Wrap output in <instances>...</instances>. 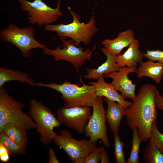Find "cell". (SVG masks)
I'll return each instance as SVG.
<instances>
[{"instance_id": "cell-31", "label": "cell", "mask_w": 163, "mask_h": 163, "mask_svg": "<svg viewBox=\"0 0 163 163\" xmlns=\"http://www.w3.org/2000/svg\"><path fill=\"white\" fill-rule=\"evenodd\" d=\"M155 101L157 107L163 111V96L160 95L159 92L156 94Z\"/></svg>"}, {"instance_id": "cell-25", "label": "cell", "mask_w": 163, "mask_h": 163, "mask_svg": "<svg viewBox=\"0 0 163 163\" xmlns=\"http://www.w3.org/2000/svg\"><path fill=\"white\" fill-rule=\"evenodd\" d=\"M149 139L153 142L163 155V134L160 132L157 128V120L152 124Z\"/></svg>"}, {"instance_id": "cell-7", "label": "cell", "mask_w": 163, "mask_h": 163, "mask_svg": "<svg viewBox=\"0 0 163 163\" xmlns=\"http://www.w3.org/2000/svg\"><path fill=\"white\" fill-rule=\"evenodd\" d=\"M59 131L60 134H57L53 142L65 152L73 163H84L85 158L97 147V142L85 139L76 140L70 132L66 129Z\"/></svg>"}, {"instance_id": "cell-24", "label": "cell", "mask_w": 163, "mask_h": 163, "mask_svg": "<svg viewBox=\"0 0 163 163\" xmlns=\"http://www.w3.org/2000/svg\"><path fill=\"white\" fill-rule=\"evenodd\" d=\"M124 144L118 134L114 135V152L117 163H126L123 152Z\"/></svg>"}, {"instance_id": "cell-14", "label": "cell", "mask_w": 163, "mask_h": 163, "mask_svg": "<svg viewBox=\"0 0 163 163\" xmlns=\"http://www.w3.org/2000/svg\"><path fill=\"white\" fill-rule=\"evenodd\" d=\"M101 50L106 57V61L97 68H86L87 74L84 76L85 78L97 79L104 74L119 70L120 67L117 62L118 55L111 53L104 47Z\"/></svg>"}, {"instance_id": "cell-28", "label": "cell", "mask_w": 163, "mask_h": 163, "mask_svg": "<svg viewBox=\"0 0 163 163\" xmlns=\"http://www.w3.org/2000/svg\"><path fill=\"white\" fill-rule=\"evenodd\" d=\"M10 155L7 148L0 142V160L2 162H8L10 159Z\"/></svg>"}, {"instance_id": "cell-21", "label": "cell", "mask_w": 163, "mask_h": 163, "mask_svg": "<svg viewBox=\"0 0 163 163\" xmlns=\"http://www.w3.org/2000/svg\"><path fill=\"white\" fill-rule=\"evenodd\" d=\"M144 150V162L163 163V155L153 142L149 139Z\"/></svg>"}, {"instance_id": "cell-13", "label": "cell", "mask_w": 163, "mask_h": 163, "mask_svg": "<svg viewBox=\"0 0 163 163\" xmlns=\"http://www.w3.org/2000/svg\"><path fill=\"white\" fill-rule=\"evenodd\" d=\"M107 106L105 111L106 122L114 135L118 134L120 123L123 117L126 115L127 108L117 102L103 97Z\"/></svg>"}, {"instance_id": "cell-18", "label": "cell", "mask_w": 163, "mask_h": 163, "mask_svg": "<svg viewBox=\"0 0 163 163\" xmlns=\"http://www.w3.org/2000/svg\"><path fill=\"white\" fill-rule=\"evenodd\" d=\"M155 62L149 60L140 62L136 72L137 77L140 79L144 76H147L156 83H160L163 76V63Z\"/></svg>"}, {"instance_id": "cell-23", "label": "cell", "mask_w": 163, "mask_h": 163, "mask_svg": "<svg viewBox=\"0 0 163 163\" xmlns=\"http://www.w3.org/2000/svg\"><path fill=\"white\" fill-rule=\"evenodd\" d=\"M132 130L133 136L131 142L132 148L126 163H139L140 146L142 141L139 136L137 128L135 127Z\"/></svg>"}, {"instance_id": "cell-2", "label": "cell", "mask_w": 163, "mask_h": 163, "mask_svg": "<svg viewBox=\"0 0 163 163\" xmlns=\"http://www.w3.org/2000/svg\"><path fill=\"white\" fill-rule=\"evenodd\" d=\"M35 85L36 86L49 88L60 93L64 101V107L66 108L77 106L92 107L96 97L95 87L92 85H87L83 83L82 86H79L78 84L67 81L61 84L39 82H35Z\"/></svg>"}, {"instance_id": "cell-9", "label": "cell", "mask_w": 163, "mask_h": 163, "mask_svg": "<svg viewBox=\"0 0 163 163\" xmlns=\"http://www.w3.org/2000/svg\"><path fill=\"white\" fill-rule=\"evenodd\" d=\"M61 40L63 43L61 46L54 49L45 47L43 49V53L53 56L56 62L63 60L69 62L78 71L86 61L91 58L94 49L91 50L88 48L84 51L82 47L78 46L72 39Z\"/></svg>"}, {"instance_id": "cell-27", "label": "cell", "mask_w": 163, "mask_h": 163, "mask_svg": "<svg viewBox=\"0 0 163 163\" xmlns=\"http://www.w3.org/2000/svg\"><path fill=\"white\" fill-rule=\"evenodd\" d=\"M101 147L96 148L85 159L84 163H97L100 161Z\"/></svg>"}, {"instance_id": "cell-11", "label": "cell", "mask_w": 163, "mask_h": 163, "mask_svg": "<svg viewBox=\"0 0 163 163\" xmlns=\"http://www.w3.org/2000/svg\"><path fill=\"white\" fill-rule=\"evenodd\" d=\"M90 107L77 106L69 108L61 107L56 111L57 118L62 124L79 134L85 131L91 115Z\"/></svg>"}, {"instance_id": "cell-26", "label": "cell", "mask_w": 163, "mask_h": 163, "mask_svg": "<svg viewBox=\"0 0 163 163\" xmlns=\"http://www.w3.org/2000/svg\"><path fill=\"white\" fill-rule=\"evenodd\" d=\"M144 57L148 60L163 63V51L159 50H148L143 53Z\"/></svg>"}, {"instance_id": "cell-3", "label": "cell", "mask_w": 163, "mask_h": 163, "mask_svg": "<svg viewBox=\"0 0 163 163\" xmlns=\"http://www.w3.org/2000/svg\"><path fill=\"white\" fill-rule=\"evenodd\" d=\"M24 107V104L9 94L3 87L0 88V130L8 125L26 131L36 129V123L22 110Z\"/></svg>"}, {"instance_id": "cell-22", "label": "cell", "mask_w": 163, "mask_h": 163, "mask_svg": "<svg viewBox=\"0 0 163 163\" xmlns=\"http://www.w3.org/2000/svg\"><path fill=\"white\" fill-rule=\"evenodd\" d=\"M0 142L7 148L10 155L11 156L26 154V147L18 144L3 132L0 133Z\"/></svg>"}, {"instance_id": "cell-19", "label": "cell", "mask_w": 163, "mask_h": 163, "mask_svg": "<svg viewBox=\"0 0 163 163\" xmlns=\"http://www.w3.org/2000/svg\"><path fill=\"white\" fill-rule=\"evenodd\" d=\"M18 81L26 82L32 87L36 86L33 80L26 73L4 67L0 68V88L7 82Z\"/></svg>"}, {"instance_id": "cell-20", "label": "cell", "mask_w": 163, "mask_h": 163, "mask_svg": "<svg viewBox=\"0 0 163 163\" xmlns=\"http://www.w3.org/2000/svg\"><path fill=\"white\" fill-rule=\"evenodd\" d=\"M2 132L6 134L18 144L26 147L28 140L27 131L16 126L8 125L0 130V133Z\"/></svg>"}, {"instance_id": "cell-12", "label": "cell", "mask_w": 163, "mask_h": 163, "mask_svg": "<svg viewBox=\"0 0 163 163\" xmlns=\"http://www.w3.org/2000/svg\"><path fill=\"white\" fill-rule=\"evenodd\" d=\"M137 68L136 67H120L118 71L104 74V76L112 79L110 84L116 91L120 92L125 99L128 98L133 101L136 98V85L133 83L128 75L130 73L136 72Z\"/></svg>"}, {"instance_id": "cell-17", "label": "cell", "mask_w": 163, "mask_h": 163, "mask_svg": "<svg viewBox=\"0 0 163 163\" xmlns=\"http://www.w3.org/2000/svg\"><path fill=\"white\" fill-rule=\"evenodd\" d=\"M139 46V41L135 39L123 53L117 55V62L120 67H136L142 61L144 57Z\"/></svg>"}, {"instance_id": "cell-29", "label": "cell", "mask_w": 163, "mask_h": 163, "mask_svg": "<svg viewBox=\"0 0 163 163\" xmlns=\"http://www.w3.org/2000/svg\"><path fill=\"white\" fill-rule=\"evenodd\" d=\"M100 161L101 163H108L110 162L109 155L105 148L101 146Z\"/></svg>"}, {"instance_id": "cell-1", "label": "cell", "mask_w": 163, "mask_h": 163, "mask_svg": "<svg viewBox=\"0 0 163 163\" xmlns=\"http://www.w3.org/2000/svg\"><path fill=\"white\" fill-rule=\"evenodd\" d=\"M158 92L157 87L150 84L143 85L136 98L126 109L127 124L131 129H138L142 142L148 141L150 137L151 127L157 119L158 111L155 100Z\"/></svg>"}, {"instance_id": "cell-5", "label": "cell", "mask_w": 163, "mask_h": 163, "mask_svg": "<svg viewBox=\"0 0 163 163\" xmlns=\"http://www.w3.org/2000/svg\"><path fill=\"white\" fill-rule=\"evenodd\" d=\"M28 113L37 125L36 130L40 136V141L48 145L57 135L53 129L61 126V123L50 109L35 98L30 101Z\"/></svg>"}, {"instance_id": "cell-16", "label": "cell", "mask_w": 163, "mask_h": 163, "mask_svg": "<svg viewBox=\"0 0 163 163\" xmlns=\"http://www.w3.org/2000/svg\"><path fill=\"white\" fill-rule=\"evenodd\" d=\"M135 39L133 30L129 28L120 33L115 38L105 39L102 41L101 43L110 52L118 55L123 48L128 47Z\"/></svg>"}, {"instance_id": "cell-4", "label": "cell", "mask_w": 163, "mask_h": 163, "mask_svg": "<svg viewBox=\"0 0 163 163\" xmlns=\"http://www.w3.org/2000/svg\"><path fill=\"white\" fill-rule=\"evenodd\" d=\"M69 10L73 17L72 22L67 24L46 25L44 26V30L56 31L61 40L70 38L74 40L78 46L81 43L85 45L89 44L98 31L95 24L94 14L89 21L85 24L80 21L78 14L70 7H69Z\"/></svg>"}, {"instance_id": "cell-6", "label": "cell", "mask_w": 163, "mask_h": 163, "mask_svg": "<svg viewBox=\"0 0 163 163\" xmlns=\"http://www.w3.org/2000/svg\"><path fill=\"white\" fill-rule=\"evenodd\" d=\"M35 30L31 27L20 28L15 24H12L0 31L2 39L15 46L20 50L22 56L25 57L30 56L32 49H43L46 47L35 39Z\"/></svg>"}, {"instance_id": "cell-15", "label": "cell", "mask_w": 163, "mask_h": 163, "mask_svg": "<svg viewBox=\"0 0 163 163\" xmlns=\"http://www.w3.org/2000/svg\"><path fill=\"white\" fill-rule=\"evenodd\" d=\"M104 77L103 75L98 78L96 82H89V84L94 86L96 96L106 97L127 108L131 102L125 100L122 95L117 92L110 83H107L105 81Z\"/></svg>"}, {"instance_id": "cell-8", "label": "cell", "mask_w": 163, "mask_h": 163, "mask_svg": "<svg viewBox=\"0 0 163 163\" xmlns=\"http://www.w3.org/2000/svg\"><path fill=\"white\" fill-rule=\"evenodd\" d=\"M21 10L26 11L29 22L38 26L52 24L56 21L63 13L60 8V0L57 7L53 8L48 5L42 0H18Z\"/></svg>"}, {"instance_id": "cell-30", "label": "cell", "mask_w": 163, "mask_h": 163, "mask_svg": "<svg viewBox=\"0 0 163 163\" xmlns=\"http://www.w3.org/2000/svg\"><path fill=\"white\" fill-rule=\"evenodd\" d=\"M49 159L48 163H59V161L58 160L55 154L54 149L50 148L49 150Z\"/></svg>"}, {"instance_id": "cell-10", "label": "cell", "mask_w": 163, "mask_h": 163, "mask_svg": "<svg viewBox=\"0 0 163 163\" xmlns=\"http://www.w3.org/2000/svg\"><path fill=\"white\" fill-rule=\"evenodd\" d=\"M103 97L96 96L92 105L93 111L85 130V136L91 141L97 142L101 140L107 148L110 144L107 135L105 110Z\"/></svg>"}]
</instances>
